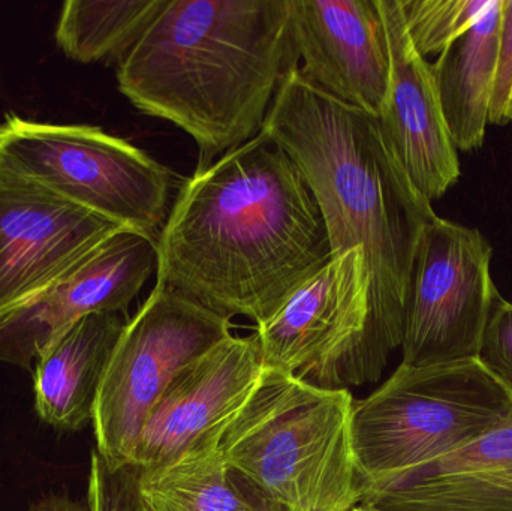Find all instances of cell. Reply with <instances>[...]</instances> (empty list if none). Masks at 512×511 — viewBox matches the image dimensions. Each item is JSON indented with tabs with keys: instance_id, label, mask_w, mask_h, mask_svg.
<instances>
[{
	"instance_id": "1",
	"label": "cell",
	"mask_w": 512,
	"mask_h": 511,
	"mask_svg": "<svg viewBox=\"0 0 512 511\" xmlns=\"http://www.w3.org/2000/svg\"><path fill=\"white\" fill-rule=\"evenodd\" d=\"M156 249V285L256 326L333 258L303 174L262 131L183 182Z\"/></svg>"
},
{
	"instance_id": "2",
	"label": "cell",
	"mask_w": 512,
	"mask_h": 511,
	"mask_svg": "<svg viewBox=\"0 0 512 511\" xmlns=\"http://www.w3.org/2000/svg\"><path fill=\"white\" fill-rule=\"evenodd\" d=\"M262 132L303 174L330 237L333 257L363 249L373 326L387 356L402 347L415 252L436 213L400 164L375 114L313 86L292 69Z\"/></svg>"
},
{
	"instance_id": "3",
	"label": "cell",
	"mask_w": 512,
	"mask_h": 511,
	"mask_svg": "<svg viewBox=\"0 0 512 511\" xmlns=\"http://www.w3.org/2000/svg\"><path fill=\"white\" fill-rule=\"evenodd\" d=\"M298 60L289 0H168L117 83L141 113L191 135L204 167L262 131Z\"/></svg>"
},
{
	"instance_id": "4",
	"label": "cell",
	"mask_w": 512,
	"mask_h": 511,
	"mask_svg": "<svg viewBox=\"0 0 512 511\" xmlns=\"http://www.w3.org/2000/svg\"><path fill=\"white\" fill-rule=\"evenodd\" d=\"M348 390L265 368L219 444L225 464L277 511H348L367 486L352 438Z\"/></svg>"
},
{
	"instance_id": "5",
	"label": "cell",
	"mask_w": 512,
	"mask_h": 511,
	"mask_svg": "<svg viewBox=\"0 0 512 511\" xmlns=\"http://www.w3.org/2000/svg\"><path fill=\"white\" fill-rule=\"evenodd\" d=\"M511 405V393L478 359L402 363L354 404L352 438L366 494L477 440L507 417Z\"/></svg>"
},
{
	"instance_id": "6",
	"label": "cell",
	"mask_w": 512,
	"mask_h": 511,
	"mask_svg": "<svg viewBox=\"0 0 512 511\" xmlns=\"http://www.w3.org/2000/svg\"><path fill=\"white\" fill-rule=\"evenodd\" d=\"M0 161L71 203L156 239L170 215L173 171L98 126L6 114Z\"/></svg>"
},
{
	"instance_id": "7",
	"label": "cell",
	"mask_w": 512,
	"mask_h": 511,
	"mask_svg": "<svg viewBox=\"0 0 512 511\" xmlns=\"http://www.w3.org/2000/svg\"><path fill=\"white\" fill-rule=\"evenodd\" d=\"M265 368L328 390L373 383L387 365L373 326L363 249L331 258L256 326Z\"/></svg>"
},
{
	"instance_id": "8",
	"label": "cell",
	"mask_w": 512,
	"mask_h": 511,
	"mask_svg": "<svg viewBox=\"0 0 512 511\" xmlns=\"http://www.w3.org/2000/svg\"><path fill=\"white\" fill-rule=\"evenodd\" d=\"M231 320L155 285L126 321L99 387L93 413L96 452L129 465L147 417L183 368L230 338Z\"/></svg>"
},
{
	"instance_id": "9",
	"label": "cell",
	"mask_w": 512,
	"mask_h": 511,
	"mask_svg": "<svg viewBox=\"0 0 512 511\" xmlns=\"http://www.w3.org/2000/svg\"><path fill=\"white\" fill-rule=\"evenodd\" d=\"M492 246L483 233L439 218L421 234L412 264L403 365L478 359L496 299Z\"/></svg>"
},
{
	"instance_id": "10",
	"label": "cell",
	"mask_w": 512,
	"mask_h": 511,
	"mask_svg": "<svg viewBox=\"0 0 512 511\" xmlns=\"http://www.w3.org/2000/svg\"><path fill=\"white\" fill-rule=\"evenodd\" d=\"M120 230L0 161V317L53 287Z\"/></svg>"
},
{
	"instance_id": "11",
	"label": "cell",
	"mask_w": 512,
	"mask_h": 511,
	"mask_svg": "<svg viewBox=\"0 0 512 511\" xmlns=\"http://www.w3.org/2000/svg\"><path fill=\"white\" fill-rule=\"evenodd\" d=\"M264 371L256 335H231L171 381L138 438L131 465L152 471L216 449Z\"/></svg>"
},
{
	"instance_id": "12",
	"label": "cell",
	"mask_w": 512,
	"mask_h": 511,
	"mask_svg": "<svg viewBox=\"0 0 512 511\" xmlns=\"http://www.w3.org/2000/svg\"><path fill=\"white\" fill-rule=\"evenodd\" d=\"M156 269V237L117 231L53 287L0 317V363L30 371L84 317L126 312Z\"/></svg>"
},
{
	"instance_id": "13",
	"label": "cell",
	"mask_w": 512,
	"mask_h": 511,
	"mask_svg": "<svg viewBox=\"0 0 512 511\" xmlns=\"http://www.w3.org/2000/svg\"><path fill=\"white\" fill-rule=\"evenodd\" d=\"M301 74L333 98L381 114L391 59L378 0H289Z\"/></svg>"
},
{
	"instance_id": "14",
	"label": "cell",
	"mask_w": 512,
	"mask_h": 511,
	"mask_svg": "<svg viewBox=\"0 0 512 511\" xmlns=\"http://www.w3.org/2000/svg\"><path fill=\"white\" fill-rule=\"evenodd\" d=\"M391 72L378 119L415 188L432 203L460 177V162L433 80L432 65L412 44L400 0H378Z\"/></svg>"
},
{
	"instance_id": "15",
	"label": "cell",
	"mask_w": 512,
	"mask_h": 511,
	"mask_svg": "<svg viewBox=\"0 0 512 511\" xmlns=\"http://www.w3.org/2000/svg\"><path fill=\"white\" fill-rule=\"evenodd\" d=\"M360 504L372 511H512V405L477 440L369 492Z\"/></svg>"
},
{
	"instance_id": "16",
	"label": "cell",
	"mask_w": 512,
	"mask_h": 511,
	"mask_svg": "<svg viewBox=\"0 0 512 511\" xmlns=\"http://www.w3.org/2000/svg\"><path fill=\"white\" fill-rule=\"evenodd\" d=\"M126 321L93 314L63 333L35 363L33 393L39 419L57 431L92 422L102 378Z\"/></svg>"
},
{
	"instance_id": "17",
	"label": "cell",
	"mask_w": 512,
	"mask_h": 511,
	"mask_svg": "<svg viewBox=\"0 0 512 511\" xmlns=\"http://www.w3.org/2000/svg\"><path fill=\"white\" fill-rule=\"evenodd\" d=\"M502 0L445 47L432 65L448 131L457 150L483 146L498 62Z\"/></svg>"
},
{
	"instance_id": "18",
	"label": "cell",
	"mask_w": 512,
	"mask_h": 511,
	"mask_svg": "<svg viewBox=\"0 0 512 511\" xmlns=\"http://www.w3.org/2000/svg\"><path fill=\"white\" fill-rule=\"evenodd\" d=\"M137 473L144 511H277L228 468L219 447Z\"/></svg>"
},
{
	"instance_id": "19",
	"label": "cell",
	"mask_w": 512,
	"mask_h": 511,
	"mask_svg": "<svg viewBox=\"0 0 512 511\" xmlns=\"http://www.w3.org/2000/svg\"><path fill=\"white\" fill-rule=\"evenodd\" d=\"M168 0H68L56 26L60 50L80 63L122 62Z\"/></svg>"
},
{
	"instance_id": "20",
	"label": "cell",
	"mask_w": 512,
	"mask_h": 511,
	"mask_svg": "<svg viewBox=\"0 0 512 511\" xmlns=\"http://www.w3.org/2000/svg\"><path fill=\"white\" fill-rule=\"evenodd\" d=\"M493 0H400L412 44L423 57L441 54L474 26Z\"/></svg>"
},
{
	"instance_id": "21",
	"label": "cell",
	"mask_w": 512,
	"mask_h": 511,
	"mask_svg": "<svg viewBox=\"0 0 512 511\" xmlns=\"http://www.w3.org/2000/svg\"><path fill=\"white\" fill-rule=\"evenodd\" d=\"M87 506L90 511H144L134 465L113 467L96 450L90 459Z\"/></svg>"
},
{
	"instance_id": "22",
	"label": "cell",
	"mask_w": 512,
	"mask_h": 511,
	"mask_svg": "<svg viewBox=\"0 0 512 511\" xmlns=\"http://www.w3.org/2000/svg\"><path fill=\"white\" fill-rule=\"evenodd\" d=\"M478 360L512 395V303L496 299Z\"/></svg>"
},
{
	"instance_id": "23",
	"label": "cell",
	"mask_w": 512,
	"mask_h": 511,
	"mask_svg": "<svg viewBox=\"0 0 512 511\" xmlns=\"http://www.w3.org/2000/svg\"><path fill=\"white\" fill-rule=\"evenodd\" d=\"M512 120V0H502L498 62L490 101L489 123L507 125Z\"/></svg>"
},
{
	"instance_id": "24",
	"label": "cell",
	"mask_w": 512,
	"mask_h": 511,
	"mask_svg": "<svg viewBox=\"0 0 512 511\" xmlns=\"http://www.w3.org/2000/svg\"><path fill=\"white\" fill-rule=\"evenodd\" d=\"M27 511H90L87 504L74 501L65 495H48L33 503Z\"/></svg>"
},
{
	"instance_id": "25",
	"label": "cell",
	"mask_w": 512,
	"mask_h": 511,
	"mask_svg": "<svg viewBox=\"0 0 512 511\" xmlns=\"http://www.w3.org/2000/svg\"><path fill=\"white\" fill-rule=\"evenodd\" d=\"M348 511H372V510L367 509V507L363 506V504H357V506L352 507V509H349Z\"/></svg>"
}]
</instances>
